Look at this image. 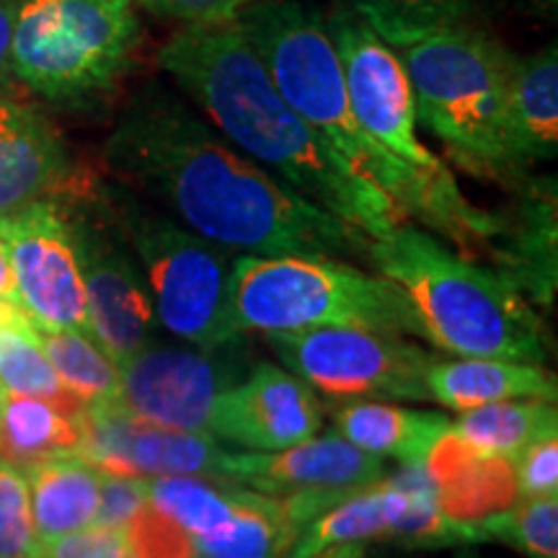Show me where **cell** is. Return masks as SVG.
Returning a JSON list of instances; mask_svg holds the SVG:
<instances>
[{
  "label": "cell",
  "instance_id": "obj_4",
  "mask_svg": "<svg viewBox=\"0 0 558 558\" xmlns=\"http://www.w3.org/2000/svg\"><path fill=\"white\" fill-rule=\"evenodd\" d=\"M367 262L407 292L424 339L439 352L546 365L548 331L535 305L494 267L411 220L369 239Z\"/></svg>",
  "mask_w": 558,
  "mask_h": 558
},
{
  "label": "cell",
  "instance_id": "obj_10",
  "mask_svg": "<svg viewBox=\"0 0 558 558\" xmlns=\"http://www.w3.org/2000/svg\"><path fill=\"white\" fill-rule=\"evenodd\" d=\"M264 341L284 369L333 401H429L427 367L435 354L399 333L324 326L271 331Z\"/></svg>",
  "mask_w": 558,
  "mask_h": 558
},
{
  "label": "cell",
  "instance_id": "obj_15",
  "mask_svg": "<svg viewBox=\"0 0 558 558\" xmlns=\"http://www.w3.org/2000/svg\"><path fill=\"white\" fill-rule=\"evenodd\" d=\"M324 427L316 390L275 362H254L215 401L207 435L239 450L275 452L305 442Z\"/></svg>",
  "mask_w": 558,
  "mask_h": 558
},
{
  "label": "cell",
  "instance_id": "obj_39",
  "mask_svg": "<svg viewBox=\"0 0 558 558\" xmlns=\"http://www.w3.org/2000/svg\"><path fill=\"white\" fill-rule=\"evenodd\" d=\"M0 298L11 300V303H19V288H16V275H13V264L9 246H5L3 239H0Z\"/></svg>",
  "mask_w": 558,
  "mask_h": 558
},
{
  "label": "cell",
  "instance_id": "obj_40",
  "mask_svg": "<svg viewBox=\"0 0 558 558\" xmlns=\"http://www.w3.org/2000/svg\"><path fill=\"white\" fill-rule=\"evenodd\" d=\"M527 3L533 5L535 11H541V13H556L558 0H527Z\"/></svg>",
  "mask_w": 558,
  "mask_h": 558
},
{
  "label": "cell",
  "instance_id": "obj_32",
  "mask_svg": "<svg viewBox=\"0 0 558 558\" xmlns=\"http://www.w3.org/2000/svg\"><path fill=\"white\" fill-rule=\"evenodd\" d=\"M37 548L26 476L0 458V558H34Z\"/></svg>",
  "mask_w": 558,
  "mask_h": 558
},
{
  "label": "cell",
  "instance_id": "obj_41",
  "mask_svg": "<svg viewBox=\"0 0 558 558\" xmlns=\"http://www.w3.org/2000/svg\"><path fill=\"white\" fill-rule=\"evenodd\" d=\"M19 308H21V305L11 303V300H3V298H0V320H5L9 316H13V313H16Z\"/></svg>",
  "mask_w": 558,
  "mask_h": 558
},
{
  "label": "cell",
  "instance_id": "obj_38",
  "mask_svg": "<svg viewBox=\"0 0 558 558\" xmlns=\"http://www.w3.org/2000/svg\"><path fill=\"white\" fill-rule=\"evenodd\" d=\"M19 0H0V90H11V37Z\"/></svg>",
  "mask_w": 558,
  "mask_h": 558
},
{
  "label": "cell",
  "instance_id": "obj_34",
  "mask_svg": "<svg viewBox=\"0 0 558 558\" xmlns=\"http://www.w3.org/2000/svg\"><path fill=\"white\" fill-rule=\"evenodd\" d=\"M520 499L550 497L558 492V437L548 435L530 442L509 458Z\"/></svg>",
  "mask_w": 558,
  "mask_h": 558
},
{
  "label": "cell",
  "instance_id": "obj_30",
  "mask_svg": "<svg viewBox=\"0 0 558 558\" xmlns=\"http://www.w3.org/2000/svg\"><path fill=\"white\" fill-rule=\"evenodd\" d=\"M388 47L403 50L439 29L465 24L473 0H349Z\"/></svg>",
  "mask_w": 558,
  "mask_h": 558
},
{
  "label": "cell",
  "instance_id": "obj_18",
  "mask_svg": "<svg viewBox=\"0 0 558 558\" xmlns=\"http://www.w3.org/2000/svg\"><path fill=\"white\" fill-rule=\"evenodd\" d=\"M81 179L45 114L11 90H0V218L34 202L62 197Z\"/></svg>",
  "mask_w": 558,
  "mask_h": 558
},
{
  "label": "cell",
  "instance_id": "obj_2",
  "mask_svg": "<svg viewBox=\"0 0 558 558\" xmlns=\"http://www.w3.org/2000/svg\"><path fill=\"white\" fill-rule=\"evenodd\" d=\"M158 65L222 137L300 197L369 239L407 222L386 192L354 171L279 96L233 21L186 24L160 47Z\"/></svg>",
  "mask_w": 558,
  "mask_h": 558
},
{
  "label": "cell",
  "instance_id": "obj_35",
  "mask_svg": "<svg viewBox=\"0 0 558 558\" xmlns=\"http://www.w3.org/2000/svg\"><path fill=\"white\" fill-rule=\"evenodd\" d=\"M145 505H148V478L101 471L99 507H96L94 525L124 530Z\"/></svg>",
  "mask_w": 558,
  "mask_h": 558
},
{
  "label": "cell",
  "instance_id": "obj_27",
  "mask_svg": "<svg viewBox=\"0 0 558 558\" xmlns=\"http://www.w3.org/2000/svg\"><path fill=\"white\" fill-rule=\"evenodd\" d=\"M251 494L248 486L207 476L148 478V501L192 538L215 533L233 518Z\"/></svg>",
  "mask_w": 558,
  "mask_h": 558
},
{
  "label": "cell",
  "instance_id": "obj_8",
  "mask_svg": "<svg viewBox=\"0 0 558 558\" xmlns=\"http://www.w3.org/2000/svg\"><path fill=\"white\" fill-rule=\"evenodd\" d=\"M111 213L135 251L158 324L186 344L218 349L241 341L230 313V251L202 239L166 209L120 184H104Z\"/></svg>",
  "mask_w": 558,
  "mask_h": 558
},
{
  "label": "cell",
  "instance_id": "obj_12",
  "mask_svg": "<svg viewBox=\"0 0 558 558\" xmlns=\"http://www.w3.org/2000/svg\"><path fill=\"white\" fill-rule=\"evenodd\" d=\"M337 47L349 107L360 128L375 143L418 169H442V160L416 137V104L399 54L352 9H337L326 19Z\"/></svg>",
  "mask_w": 558,
  "mask_h": 558
},
{
  "label": "cell",
  "instance_id": "obj_28",
  "mask_svg": "<svg viewBox=\"0 0 558 558\" xmlns=\"http://www.w3.org/2000/svg\"><path fill=\"white\" fill-rule=\"evenodd\" d=\"M34 331L62 386L81 403L111 401L120 396V365L104 352L94 333L39 324H34Z\"/></svg>",
  "mask_w": 558,
  "mask_h": 558
},
{
  "label": "cell",
  "instance_id": "obj_3",
  "mask_svg": "<svg viewBox=\"0 0 558 558\" xmlns=\"http://www.w3.org/2000/svg\"><path fill=\"white\" fill-rule=\"evenodd\" d=\"M284 101L341 158L386 192L403 220L448 239L463 256L481 254L492 213L473 207L448 166L418 169L375 143L349 107L341 62L326 19L300 0H251L233 19Z\"/></svg>",
  "mask_w": 558,
  "mask_h": 558
},
{
  "label": "cell",
  "instance_id": "obj_6",
  "mask_svg": "<svg viewBox=\"0 0 558 558\" xmlns=\"http://www.w3.org/2000/svg\"><path fill=\"white\" fill-rule=\"evenodd\" d=\"M228 292L241 333L352 326L424 339L407 292L344 259L241 254L230 267Z\"/></svg>",
  "mask_w": 558,
  "mask_h": 558
},
{
  "label": "cell",
  "instance_id": "obj_14",
  "mask_svg": "<svg viewBox=\"0 0 558 558\" xmlns=\"http://www.w3.org/2000/svg\"><path fill=\"white\" fill-rule=\"evenodd\" d=\"M233 450L205 432H179L140 422L120 401L81 409V458L104 473L124 476L226 478Z\"/></svg>",
  "mask_w": 558,
  "mask_h": 558
},
{
  "label": "cell",
  "instance_id": "obj_25",
  "mask_svg": "<svg viewBox=\"0 0 558 558\" xmlns=\"http://www.w3.org/2000/svg\"><path fill=\"white\" fill-rule=\"evenodd\" d=\"M298 535L282 497L251 488L226 525L192 541L197 558H284Z\"/></svg>",
  "mask_w": 558,
  "mask_h": 558
},
{
  "label": "cell",
  "instance_id": "obj_19",
  "mask_svg": "<svg viewBox=\"0 0 558 558\" xmlns=\"http://www.w3.org/2000/svg\"><path fill=\"white\" fill-rule=\"evenodd\" d=\"M424 469L435 484L439 512L452 525L473 527L520 501L512 463L471 448L450 429L432 448Z\"/></svg>",
  "mask_w": 558,
  "mask_h": 558
},
{
  "label": "cell",
  "instance_id": "obj_26",
  "mask_svg": "<svg viewBox=\"0 0 558 558\" xmlns=\"http://www.w3.org/2000/svg\"><path fill=\"white\" fill-rule=\"evenodd\" d=\"M556 401L541 399L486 403V407L460 411L458 418L450 422L452 435L469 442L471 448L507 460L535 439L556 435Z\"/></svg>",
  "mask_w": 558,
  "mask_h": 558
},
{
  "label": "cell",
  "instance_id": "obj_24",
  "mask_svg": "<svg viewBox=\"0 0 558 558\" xmlns=\"http://www.w3.org/2000/svg\"><path fill=\"white\" fill-rule=\"evenodd\" d=\"M83 407L0 390V458L26 471L41 460L81 456Z\"/></svg>",
  "mask_w": 558,
  "mask_h": 558
},
{
  "label": "cell",
  "instance_id": "obj_20",
  "mask_svg": "<svg viewBox=\"0 0 558 558\" xmlns=\"http://www.w3.org/2000/svg\"><path fill=\"white\" fill-rule=\"evenodd\" d=\"M429 401L465 411L499 401H556V378L543 365L492 357H435L427 367Z\"/></svg>",
  "mask_w": 558,
  "mask_h": 558
},
{
  "label": "cell",
  "instance_id": "obj_13",
  "mask_svg": "<svg viewBox=\"0 0 558 558\" xmlns=\"http://www.w3.org/2000/svg\"><path fill=\"white\" fill-rule=\"evenodd\" d=\"M9 246L19 303L34 324L90 331L73 228L62 197L41 199L0 218Z\"/></svg>",
  "mask_w": 558,
  "mask_h": 558
},
{
  "label": "cell",
  "instance_id": "obj_16",
  "mask_svg": "<svg viewBox=\"0 0 558 558\" xmlns=\"http://www.w3.org/2000/svg\"><path fill=\"white\" fill-rule=\"evenodd\" d=\"M512 192V205L492 213L484 254L530 303L550 308L558 284L556 177L527 173Z\"/></svg>",
  "mask_w": 558,
  "mask_h": 558
},
{
  "label": "cell",
  "instance_id": "obj_1",
  "mask_svg": "<svg viewBox=\"0 0 558 558\" xmlns=\"http://www.w3.org/2000/svg\"><path fill=\"white\" fill-rule=\"evenodd\" d=\"M104 156L120 184L226 251L367 259V233L300 197L160 83L132 96Z\"/></svg>",
  "mask_w": 558,
  "mask_h": 558
},
{
  "label": "cell",
  "instance_id": "obj_29",
  "mask_svg": "<svg viewBox=\"0 0 558 558\" xmlns=\"http://www.w3.org/2000/svg\"><path fill=\"white\" fill-rule=\"evenodd\" d=\"M0 390L16 396H34V399L54 401L62 407H83L62 386L24 308L0 320Z\"/></svg>",
  "mask_w": 558,
  "mask_h": 558
},
{
  "label": "cell",
  "instance_id": "obj_9",
  "mask_svg": "<svg viewBox=\"0 0 558 558\" xmlns=\"http://www.w3.org/2000/svg\"><path fill=\"white\" fill-rule=\"evenodd\" d=\"M65 202L78 254L90 331L104 352L120 365L156 339L158 318L135 251L111 213L107 190L96 179H83Z\"/></svg>",
  "mask_w": 558,
  "mask_h": 558
},
{
  "label": "cell",
  "instance_id": "obj_33",
  "mask_svg": "<svg viewBox=\"0 0 558 558\" xmlns=\"http://www.w3.org/2000/svg\"><path fill=\"white\" fill-rule=\"evenodd\" d=\"M124 535H128V554L132 558H197L192 535L171 518H166L150 501L124 527Z\"/></svg>",
  "mask_w": 558,
  "mask_h": 558
},
{
  "label": "cell",
  "instance_id": "obj_7",
  "mask_svg": "<svg viewBox=\"0 0 558 558\" xmlns=\"http://www.w3.org/2000/svg\"><path fill=\"white\" fill-rule=\"evenodd\" d=\"M140 45L132 0H19L11 73L54 107L88 109L114 94Z\"/></svg>",
  "mask_w": 558,
  "mask_h": 558
},
{
  "label": "cell",
  "instance_id": "obj_21",
  "mask_svg": "<svg viewBox=\"0 0 558 558\" xmlns=\"http://www.w3.org/2000/svg\"><path fill=\"white\" fill-rule=\"evenodd\" d=\"M509 143L522 166L554 160L558 153V50L556 45L518 58L507 83Z\"/></svg>",
  "mask_w": 558,
  "mask_h": 558
},
{
  "label": "cell",
  "instance_id": "obj_31",
  "mask_svg": "<svg viewBox=\"0 0 558 558\" xmlns=\"http://www.w3.org/2000/svg\"><path fill=\"white\" fill-rule=\"evenodd\" d=\"M471 530L476 543L499 541L527 558H558V497L514 501Z\"/></svg>",
  "mask_w": 558,
  "mask_h": 558
},
{
  "label": "cell",
  "instance_id": "obj_37",
  "mask_svg": "<svg viewBox=\"0 0 558 558\" xmlns=\"http://www.w3.org/2000/svg\"><path fill=\"white\" fill-rule=\"evenodd\" d=\"M150 13L186 24H226L239 16L251 0H137Z\"/></svg>",
  "mask_w": 558,
  "mask_h": 558
},
{
  "label": "cell",
  "instance_id": "obj_23",
  "mask_svg": "<svg viewBox=\"0 0 558 558\" xmlns=\"http://www.w3.org/2000/svg\"><path fill=\"white\" fill-rule=\"evenodd\" d=\"M26 476L32 520L39 543L94 525L99 507L101 471L81 456L41 460L21 471Z\"/></svg>",
  "mask_w": 558,
  "mask_h": 558
},
{
  "label": "cell",
  "instance_id": "obj_11",
  "mask_svg": "<svg viewBox=\"0 0 558 558\" xmlns=\"http://www.w3.org/2000/svg\"><path fill=\"white\" fill-rule=\"evenodd\" d=\"M243 341V339H241ZM241 341L218 349L153 339L120 362L117 401L140 422L179 432H205L215 401L246 375Z\"/></svg>",
  "mask_w": 558,
  "mask_h": 558
},
{
  "label": "cell",
  "instance_id": "obj_17",
  "mask_svg": "<svg viewBox=\"0 0 558 558\" xmlns=\"http://www.w3.org/2000/svg\"><path fill=\"white\" fill-rule=\"evenodd\" d=\"M388 476L383 458L354 448L337 432L284 450H233L226 481L248 486L269 497H288L295 492H333V488L373 486Z\"/></svg>",
  "mask_w": 558,
  "mask_h": 558
},
{
  "label": "cell",
  "instance_id": "obj_42",
  "mask_svg": "<svg viewBox=\"0 0 558 558\" xmlns=\"http://www.w3.org/2000/svg\"><path fill=\"white\" fill-rule=\"evenodd\" d=\"M456 558H478L476 554H469V550H463V554H458Z\"/></svg>",
  "mask_w": 558,
  "mask_h": 558
},
{
  "label": "cell",
  "instance_id": "obj_43",
  "mask_svg": "<svg viewBox=\"0 0 558 558\" xmlns=\"http://www.w3.org/2000/svg\"><path fill=\"white\" fill-rule=\"evenodd\" d=\"M124 558H132V556H130V554H128V556H124Z\"/></svg>",
  "mask_w": 558,
  "mask_h": 558
},
{
  "label": "cell",
  "instance_id": "obj_22",
  "mask_svg": "<svg viewBox=\"0 0 558 558\" xmlns=\"http://www.w3.org/2000/svg\"><path fill=\"white\" fill-rule=\"evenodd\" d=\"M442 411H418L386 401L357 399L333 411V432L375 458L401 465H424L429 452L450 429Z\"/></svg>",
  "mask_w": 558,
  "mask_h": 558
},
{
  "label": "cell",
  "instance_id": "obj_5",
  "mask_svg": "<svg viewBox=\"0 0 558 558\" xmlns=\"http://www.w3.org/2000/svg\"><path fill=\"white\" fill-rule=\"evenodd\" d=\"M416 117L435 132L458 169L518 186L530 169L509 143L507 83L512 52L492 34L465 24L403 47Z\"/></svg>",
  "mask_w": 558,
  "mask_h": 558
},
{
  "label": "cell",
  "instance_id": "obj_36",
  "mask_svg": "<svg viewBox=\"0 0 558 558\" xmlns=\"http://www.w3.org/2000/svg\"><path fill=\"white\" fill-rule=\"evenodd\" d=\"M128 535L122 527L88 525L60 535L50 543H39L34 558H124Z\"/></svg>",
  "mask_w": 558,
  "mask_h": 558
}]
</instances>
